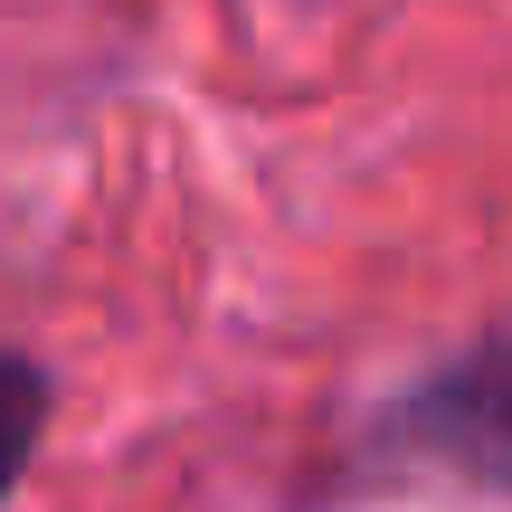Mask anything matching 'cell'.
Instances as JSON below:
<instances>
[{"instance_id":"obj_1","label":"cell","mask_w":512,"mask_h":512,"mask_svg":"<svg viewBox=\"0 0 512 512\" xmlns=\"http://www.w3.org/2000/svg\"><path fill=\"white\" fill-rule=\"evenodd\" d=\"M380 446L437 465L446 484H475V494L512 503V323L446 351L437 370H418L389 408Z\"/></svg>"},{"instance_id":"obj_2","label":"cell","mask_w":512,"mask_h":512,"mask_svg":"<svg viewBox=\"0 0 512 512\" xmlns=\"http://www.w3.org/2000/svg\"><path fill=\"white\" fill-rule=\"evenodd\" d=\"M48 408H57L48 361H29V351L0 342V512H10L19 475H29V456H38V437H48Z\"/></svg>"}]
</instances>
